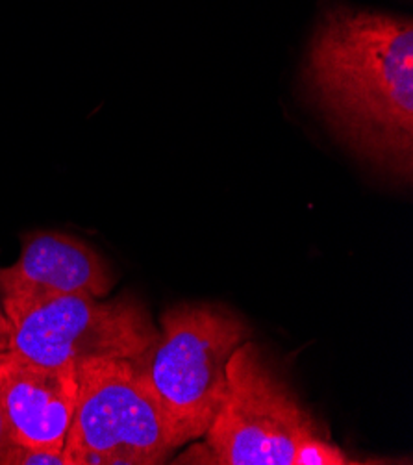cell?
Returning a JSON list of instances; mask_svg holds the SVG:
<instances>
[{"label": "cell", "instance_id": "8992f818", "mask_svg": "<svg viewBox=\"0 0 413 465\" xmlns=\"http://www.w3.org/2000/svg\"><path fill=\"white\" fill-rule=\"evenodd\" d=\"M113 282L110 265L93 247L54 230L25 236L17 263L3 269L6 312L49 295L106 299Z\"/></svg>", "mask_w": 413, "mask_h": 465}, {"label": "cell", "instance_id": "7c38bea8", "mask_svg": "<svg viewBox=\"0 0 413 465\" xmlns=\"http://www.w3.org/2000/svg\"><path fill=\"white\" fill-rule=\"evenodd\" d=\"M0 354H3V352H0Z\"/></svg>", "mask_w": 413, "mask_h": 465}, {"label": "cell", "instance_id": "9c48e42d", "mask_svg": "<svg viewBox=\"0 0 413 465\" xmlns=\"http://www.w3.org/2000/svg\"><path fill=\"white\" fill-rule=\"evenodd\" d=\"M5 465H65L64 449L14 445L5 458Z\"/></svg>", "mask_w": 413, "mask_h": 465}, {"label": "cell", "instance_id": "ba28073f", "mask_svg": "<svg viewBox=\"0 0 413 465\" xmlns=\"http://www.w3.org/2000/svg\"><path fill=\"white\" fill-rule=\"evenodd\" d=\"M361 463L338 447L330 434H320L308 440L295 454V465H352Z\"/></svg>", "mask_w": 413, "mask_h": 465}, {"label": "cell", "instance_id": "3957f363", "mask_svg": "<svg viewBox=\"0 0 413 465\" xmlns=\"http://www.w3.org/2000/svg\"><path fill=\"white\" fill-rule=\"evenodd\" d=\"M329 434L270 367L252 341H243L226 367L222 402L206 430L204 454L192 463L295 465L297 450L311 438Z\"/></svg>", "mask_w": 413, "mask_h": 465}, {"label": "cell", "instance_id": "5b68a950", "mask_svg": "<svg viewBox=\"0 0 413 465\" xmlns=\"http://www.w3.org/2000/svg\"><path fill=\"white\" fill-rule=\"evenodd\" d=\"M10 351L47 365H76L93 358H142L158 331L133 297L103 301L89 295H49L10 308Z\"/></svg>", "mask_w": 413, "mask_h": 465}, {"label": "cell", "instance_id": "30bf717a", "mask_svg": "<svg viewBox=\"0 0 413 465\" xmlns=\"http://www.w3.org/2000/svg\"><path fill=\"white\" fill-rule=\"evenodd\" d=\"M12 336V322L5 306V288H3V267H0V352L8 351Z\"/></svg>", "mask_w": 413, "mask_h": 465}, {"label": "cell", "instance_id": "7a4b0ae2", "mask_svg": "<svg viewBox=\"0 0 413 465\" xmlns=\"http://www.w3.org/2000/svg\"><path fill=\"white\" fill-rule=\"evenodd\" d=\"M247 338L243 319L215 304L183 302L163 312L158 340L135 365L176 447L204 438L224 397L228 361Z\"/></svg>", "mask_w": 413, "mask_h": 465}, {"label": "cell", "instance_id": "6da1fadb", "mask_svg": "<svg viewBox=\"0 0 413 465\" xmlns=\"http://www.w3.org/2000/svg\"><path fill=\"white\" fill-rule=\"evenodd\" d=\"M308 89L343 142L409 182L413 171V21L334 8L306 56Z\"/></svg>", "mask_w": 413, "mask_h": 465}, {"label": "cell", "instance_id": "8fae6325", "mask_svg": "<svg viewBox=\"0 0 413 465\" xmlns=\"http://www.w3.org/2000/svg\"><path fill=\"white\" fill-rule=\"evenodd\" d=\"M14 445H15V440L12 436L3 404H0V465H5V458Z\"/></svg>", "mask_w": 413, "mask_h": 465}, {"label": "cell", "instance_id": "277c9868", "mask_svg": "<svg viewBox=\"0 0 413 465\" xmlns=\"http://www.w3.org/2000/svg\"><path fill=\"white\" fill-rule=\"evenodd\" d=\"M76 384L65 465H154L178 449L133 360H84L76 363Z\"/></svg>", "mask_w": 413, "mask_h": 465}, {"label": "cell", "instance_id": "52a82bcc", "mask_svg": "<svg viewBox=\"0 0 413 465\" xmlns=\"http://www.w3.org/2000/svg\"><path fill=\"white\" fill-rule=\"evenodd\" d=\"M76 365L47 367L0 354V404L17 445L64 449L76 406Z\"/></svg>", "mask_w": 413, "mask_h": 465}]
</instances>
